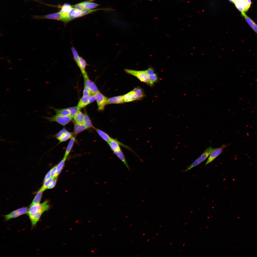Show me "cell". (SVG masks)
Returning a JSON list of instances; mask_svg holds the SVG:
<instances>
[{
	"instance_id": "cell-1",
	"label": "cell",
	"mask_w": 257,
	"mask_h": 257,
	"mask_svg": "<svg viewBox=\"0 0 257 257\" xmlns=\"http://www.w3.org/2000/svg\"><path fill=\"white\" fill-rule=\"evenodd\" d=\"M49 208L48 200L40 204H30L27 214L30 219L32 228L36 226L42 214Z\"/></svg>"
},
{
	"instance_id": "cell-2",
	"label": "cell",
	"mask_w": 257,
	"mask_h": 257,
	"mask_svg": "<svg viewBox=\"0 0 257 257\" xmlns=\"http://www.w3.org/2000/svg\"><path fill=\"white\" fill-rule=\"evenodd\" d=\"M32 17L35 19H48L55 20H60L64 23L65 21L66 18V15L63 14L60 12L44 15H33Z\"/></svg>"
},
{
	"instance_id": "cell-3",
	"label": "cell",
	"mask_w": 257,
	"mask_h": 257,
	"mask_svg": "<svg viewBox=\"0 0 257 257\" xmlns=\"http://www.w3.org/2000/svg\"><path fill=\"white\" fill-rule=\"evenodd\" d=\"M42 117L49 122H56L63 126L67 124L73 118L70 116H64L57 114L51 117Z\"/></svg>"
},
{
	"instance_id": "cell-4",
	"label": "cell",
	"mask_w": 257,
	"mask_h": 257,
	"mask_svg": "<svg viewBox=\"0 0 257 257\" xmlns=\"http://www.w3.org/2000/svg\"><path fill=\"white\" fill-rule=\"evenodd\" d=\"M214 148L210 147L206 149L201 155L191 164L188 166L186 168L183 172H187L192 168L197 166L204 161L209 155Z\"/></svg>"
},
{
	"instance_id": "cell-5",
	"label": "cell",
	"mask_w": 257,
	"mask_h": 257,
	"mask_svg": "<svg viewBox=\"0 0 257 257\" xmlns=\"http://www.w3.org/2000/svg\"><path fill=\"white\" fill-rule=\"evenodd\" d=\"M124 71L128 74L136 77L141 82L149 85V76L146 70L138 71L125 69Z\"/></svg>"
},
{
	"instance_id": "cell-6",
	"label": "cell",
	"mask_w": 257,
	"mask_h": 257,
	"mask_svg": "<svg viewBox=\"0 0 257 257\" xmlns=\"http://www.w3.org/2000/svg\"><path fill=\"white\" fill-rule=\"evenodd\" d=\"M28 209L27 207H24L15 210L7 214L4 215L5 220V221H8L27 213Z\"/></svg>"
},
{
	"instance_id": "cell-7",
	"label": "cell",
	"mask_w": 257,
	"mask_h": 257,
	"mask_svg": "<svg viewBox=\"0 0 257 257\" xmlns=\"http://www.w3.org/2000/svg\"><path fill=\"white\" fill-rule=\"evenodd\" d=\"M73 135L64 128L59 132L54 137L59 141V143L65 141L71 138Z\"/></svg>"
},
{
	"instance_id": "cell-8",
	"label": "cell",
	"mask_w": 257,
	"mask_h": 257,
	"mask_svg": "<svg viewBox=\"0 0 257 257\" xmlns=\"http://www.w3.org/2000/svg\"><path fill=\"white\" fill-rule=\"evenodd\" d=\"M95 95L98 107V110L100 111H103L105 105H107L108 99L100 92Z\"/></svg>"
},
{
	"instance_id": "cell-9",
	"label": "cell",
	"mask_w": 257,
	"mask_h": 257,
	"mask_svg": "<svg viewBox=\"0 0 257 257\" xmlns=\"http://www.w3.org/2000/svg\"><path fill=\"white\" fill-rule=\"evenodd\" d=\"M227 146V145L223 144L220 147L214 148V150L209 155L205 166L206 165L212 162L216 158L220 155L222 153L224 149Z\"/></svg>"
},
{
	"instance_id": "cell-10",
	"label": "cell",
	"mask_w": 257,
	"mask_h": 257,
	"mask_svg": "<svg viewBox=\"0 0 257 257\" xmlns=\"http://www.w3.org/2000/svg\"><path fill=\"white\" fill-rule=\"evenodd\" d=\"M84 86L87 88L89 90L91 94L95 95L99 92L96 85L94 82L88 77L84 78Z\"/></svg>"
},
{
	"instance_id": "cell-11",
	"label": "cell",
	"mask_w": 257,
	"mask_h": 257,
	"mask_svg": "<svg viewBox=\"0 0 257 257\" xmlns=\"http://www.w3.org/2000/svg\"><path fill=\"white\" fill-rule=\"evenodd\" d=\"M108 143L110 149L114 153L121 150L120 145L126 148L128 147V146L120 142L117 139L113 138Z\"/></svg>"
},
{
	"instance_id": "cell-12",
	"label": "cell",
	"mask_w": 257,
	"mask_h": 257,
	"mask_svg": "<svg viewBox=\"0 0 257 257\" xmlns=\"http://www.w3.org/2000/svg\"><path fill=\"white\" fill-rule=\"evenodd\" d=\"M81 10L73 8L67 14L69 21L75 19L82 17Z\"/></svg>"
},
{
	"instance_id": "cell-13",
	"label": "cell",
	"mask_w": 257,
	"mask_h": 257,
	"mask_svg": "<svg viewBox=\"0 0 257 257\" xmlns=\"http://www.w3.org/2000/svg\"><path fill=\"white\" fill-rule=\"evenodd\" d=\"M88 65L86 61L82 57L80 56L79 64L78 65L82 73L84 78L88 77V74L85 71V69Z\"/></svg>"
},
{
	"instance_id": "cell-14",
	"label": "cell",
	"mask_w": 257,
	"mask_h": 257,
	"mask_svg": "<svg viewBox=\"0 0 257 257\" xmlns=\"http://www.w3.org/2000/svg\"><path fill=\"white\" fill-rule=\"evenodd\" d=\"M76 136L74 135L70 138L66 148L63 159L65 161L73 146L75 140Z\"/></svg>"
},
{
	"instance_id": "cell-15",
	"label": "cell",
	"mask_w": 257,
	"mask_h": 257,
	"mask_svg": "<svg viewBox=\"0 0 257 257\" xmlns=\"http://www.w3.org/2000/svg\"><path fill=\"white\" fill-rule=\"evenodd\" d=\"M241 13L242 15L244 17L245 20L248 25L257 34V24L244 12H241Z\"/></svg>"
},
{
	"instance_id": "cell-16",
	"label": "cell",
	"mask_w": 257,
	"mask_h": 257,
	"mask_svg": "<svg viewBox=\"0 0 257 257\" xmlns=\"http://www.w3.org/2000/svg\"><path fill=\"white\" fill-rule=\"evenodd\" d=\"M86 129V127L83 123H74L73 133V135L76 136L78 133Z\"/></svg>"
},
{
	"instance_id": "cell-17",
	"label": "cell",
	"mask_w": 257,
	"mask_h": 257,
	"mask_svg": "<svg viewBox=\"0 0 257 257\" xmlns=\"http://www.w3.org/2000/svg\"><path fill=\"white\" fill-rule=\"evenodd\" d=\"M99 135L104 140L108 143L112 139L107 133L100 129L94 127V128Z\"/></svg>"
},
{
	"instance_id": "cell-18",
	"label": "cell",
	"mask_w": 257,
	"mask_h": 257,
	"mask_svg": "<svg viewBox=\"0 0 257 257\" xmlns=\"http://www.w3.org/2000/svg\"><path fill=\"white\" fill-rule=\"evenodd\" d=\"M123 95H120L110 98L108 99L107 104H119L124 103Z\"/></svg>"
},
{
	"instance_id": "cell-19",
	"label": "cell",
	"mask_w": 257,
	"mask_h": 257,
	"mask_svg": "<svg viewBox=\"0 0 257 257\" xmlns=\"http://www.w3.org/2000/svg\"><path fill=\"white\" fill-rule=\"evenodd\" d=\"M94 0H89L81 2L84 10L90 9L99 6V5L92 2Z\"/></svg>"
},
{
	"instance_id": "cell-20",
	"label": "cell",
	"mask_w": 257,
	"mask_h": 257,
	"mask_svg": "<svg viewBox=\"0 0 257 257\" xmlns=\"http://www.w3.org/2000/svg\"><path fill=\"white\" fill-rule=\"evenodd\" d=\"M132 91L137 100L141 99L145 96V95L143 90L139 87L134 88Z\"/></svg>"
},
{
	"instance_id": "cell-21",
	"label": "cell",
	"mask_w": 257,
	"mask_h": 257,
	"mask_svg": "<svg viewBox=\"0 0 257 257\" xmlns=\"http://www.w3.org/2000/svg\"><path fill=\"white\" fill-rule=\"evenodd\" d=\"M84 114L80 110L73 117L74 123H83Z\"/></svg>"
},
{
	"instance_id": "cell-22",
	"label": "cell",
	"mask_w": 257,
	"mask_h": 257,
	"mask_svg": "<svg viewBox=\"0 0 257 257\" xmlns=\"http://www.w3.org/2000/svg\"><path fill=\"white\" fill-rule=\"evenodd\" d=\"M84 110V117L83 123L86 129L92 128H94V127L93 125L91 120L86 112V110Z\"/></svg>"
},
{
	"instance_id": "cell-23",
	"label": "cell",
	"mask_w": 257,
	"mask_h": 257,
	"mask_svg": "<svg viewBox=\"0 0 257 257\" xmlns=\"http://www.w3.org/2000/svg\"><path fill=\"white\" fill-rule=\"evenodd\" d=\"M123 97L125 102H129L137 100L132 90L124 95Z\"/></svg>"
},
{
	"instance_id": "cell-24",
	"label": "cell",
	"mask_w": 257,
	"mask_h": 257,
	"mask_svg": "<svg viewBox=\"0 0 257 257\" xmlns=\"http://www.w3.org/2000/svg\"><path fill=\"white\" fill-rule=\"evenodd\" d=\"M116 156L124 163L127 169L129 170L130 168L127 163L123 153L121 150L114 153Z\"/></svg>"
},
{
	"instance_id": "cell-25",
	"label": "cell",
	"mask_w": 257,
	"mask_h": 257,
	"mask_svg": "<svg viewBox=\"0 0 257 257\" xmlns=\"http://www.w3.org/2000/svg\"><path fill=\"white\" fill-rule=\"evenodd\" d=\"M50 108L54 111L56 114L64 116H70V112L67 108L57 109L52 107Z\"/></svg>"
},
{
	"instance_id": "cell-26",
	"label": "cell",
	"mask_w": 257,
	"mask_h": 257,
	"mask_svg": "<svg viewBox=\"0 0 257 257\" xmlns=\"http://www.w3.org/2000/svg\"><path fill=\"white\" fill-rule=\"evenodd\" d=\"M89 96H83L80 99L78 102L77 106L81 109L88 105V98Z\"/></svg>"
},
{
	"instance_id": "cell-27",
	"label": "cell",
	"mask_w": 257,
	"mask_h": 257,
	"mask_svg": "<svg viewBox=\"0 0 257 257\" xmlns=\"http://www.w3.org/2000/svg\"><path fill=\"white\" fill-rule=\"evenodd\" d=\"M60 12L62 14L67 15L73 8L72 5L67 4H64L61 7Z\"/></svg>"
},
{
	"instance_id": "cell-28",
	"label": "cell",
	"mask_w": 257,
	"mask_h": 257,
	"mask_svg": "<svg viewBox=\"0 0 257 257\" xmlns=\"http://www.w3.org/2000/svg\"><path fill=\"white\" fill-rule=\"evenodd\" d=\"M43 191L40 189L38 191L30 205L40 203L41 200Z\"/></svg>"
},
{
	"instance_id": "cell-29",
	"label": "cell",
	"mask_w": 257,
	"mask_h": 257,
	"mask_svg": "<svg viewBox=\"0 0 257 257\" xmlns=\"http://www.w3.org/2000/svg\"><path fill=\"white\" fill-rule=\"evenodd\" d=\"M65 161L63 159L57 165L56 170L55 178L57 177L60 173L64 166Z\"/></svg>"
},
{
	"instance_id": "cell-30",
	"label": "cell",
	"mask_w": 257,
	"mask_h": 257,
	"mask_svg": "<svg viewBox=\"0 0 257 257\" xmlns=\"http://www.w3.org/2000/svg\"><path fill=\"white\" fill-rule=\"evenodd\" d=\"M149 79V85L152 86L158 79L157 74L155 73L148 75Z\"/></svg>"
},
{
	"instance_id": "cell-31",
	"label": "cell",
	"mask_w": 257,
	"mask_h": 257,
	"mask_svg": "<svg viewBox=\"0 0 257 257\" xmlns=\"http://www.w3.org/2000/svg\"><path fill=\"white\" fill-rule=\"evenodd\" d=\"M70 113V116L73 118L74 115L79 111L81 109L78 106L70 107L67 108Z\"/></svg>"
},
{
	"instance_id": "cell-32",
	"label": "cell",
	"mask_w": 257,
	"mask_h": 257,
	"mask_svg": "<svg viewBox=\"0 0 257 257\" xmlns=\"http://www.w3.org/2000/svg\"><path fill=\"white\" fill-rule=\"evenodd\" d=\"M54 178L51 177L45 182L43 183V184L40 189L43 191L47 189V188L50 183Z\"/></svg>"
},
{
	"instance_id": "cell-33",
	"label": "cell",
	"mask_w": 257,
	"mask_h": 257,
	"mask_svg": "<svg viewBox=\"0 0 257 257\" xmlns=\"http://www.w3.org/2000/svg\"><path fill=\"white\" fill-rule=\"evenodd\" d=\"M234 3L236 7L241 12H244V9L241 2L236 0Z\"/></svg>"
},
{
	"instance_id": "cell-34",
	"label": "cell",
	"mask_w": 257,
	"mask_h": 257,
	"mask_svg": "<svg viewBox=\"0 0 257 257\" xmlns=\"http://www.w3.org/2000/svg\"><path fill=\"white\" fill-rule=\"evenodd\" d=\"M57 180V177L55 178L50 183L47 189H50L54 188L55 186Z\"/></svg>"
},
{
	"instance_id": "cell-35",
	"label": "cell",
	"mask_w": 257,
	"mask_h": 257,
	"mask_svg": "<svg viewBox=\"0 0 257 257\" xmlns=\"http://www.w3.org/2000/svg\"><path fill=\"white\" fill-rule=\"evenodd\" d=\"M241 3L244 9V12L247 11L249 8L250 6L245 0H244Z\"/></svg>"
},
{
	"instance_id": "cell-36",
	"label": "cell",
	"mask_w": 257,
	"mask_h": 257,
	"mask_svg": "<svg viewBox=\"0 0 257 257\" xmlns=\"http://www.w3.org/2000/svg\"><path fill=\"white\" fill-rule=\"evenodd\" d=\"M91 94V93L89 89L86 87L84 86V89L83 92V96H89Z\"/></svg>"
},
{
	"instance_id": "cell-37",
	"label": "cell",
	"mask_w": 257,
	"mask_h": 257,
	"mask_svg": "<svg viewBox=\"0 0 257 257\" xmlns=\"http://www.w3.org/2000/svg\"><path fill=\"white\" fill-rule=\"evenodd\" d=\"M96 100V97L95 95L91 94L89 96L88 101L89 104L92 103Z\"/></svg>"
},
{
	"instance_id": "cell-38",
	"label": "cell",
	"mask_w": 257,
	"mask_h": 257,
	"mask_svg": "<svg viewBox=\"0 0 257 257\" xmlns=\"http://www.w3.org/2000/svg\"><path fill=\"white\" fill-rule=\"evenodd\" d=\"M57 166L53 167L50 170L51 177L55 178V176L56 170Z\"/></svg>"
},
{
	"instance_id": "cell-39",
	"label": "cell",
	"mask_w": 257,
	"mask_h": 257,
	"mask_svg": "<svg viewBox=\"0 0 257 257\" xmlns=\"http://www.w3.org/2000/svg\"><path fill=\"white\" fill-rule=\"evenodd\" d=\"M51 177V172L50 170L49 171L46 175L44 179L43 183L49 179Z\"/></svg>"
},
{
	"instance_id": "cell-40",
	"label": "cell",
	"mask_w": 257,
	"mask_h": 257,
	"mask_svg": "<svg viewBox=\"0 0 257 257\" xmlns=\"http://www.w3.org/2000/svg\"><path fill=\"white\" fill-rule=\"evenodd\" d=\"M248 4L250 6L251 4V0H245Z\"/></svg>"
},
{
	"instance_id": "cell-41",
	"label": "cell",
	"mask_w": 257,
	"mask_h": 257,
	"mask_svg": "<svg viewBox=\"0 0 257 257\" xmlns=\"http://www.w3.org/2000/svg\"><path fill=\"white\" fill-rule=\"evenodd\" d=\"M240 2H242L244 0H236Z\"/></svg>"
},
{
	"instance_id": "cell-42",
	"label": "cell",
	"mask_w": 257,
	"mask_h": 257,
	"mask_svg": "<svg viewBox=\"0 0 257 257\" xmlns=\"http://www.w3.org/2000/svg\"><path fill=\"white\" fill-rule=\"evenodd\" d=\"M230 2L232 3H234L236 0H229Z\"/></svg>"
}]
</instances>
